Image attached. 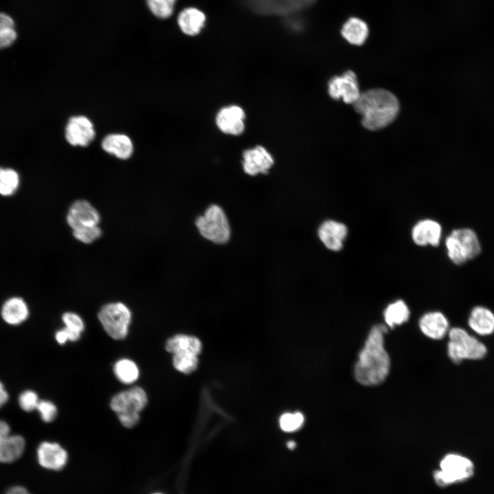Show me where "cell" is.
<instances>
[{"mask_svg":"<svg viewBox=\"0 0 494 494\" xmlns=\"http://www.w3.org/2000/svg\"><path fill=\"white\" fill-rule=\"evenodd\" d=\"M387 331L388 327L385 325H374L359 353L354 367V377L362 385L370 386L380 384L389 373L390 361L384 348V338Z\"/></svg>","mask_w":494,"mask_h":494,"instance_id":"cell-1","label":"cell"},{"mask_svg":"<svg viewBox=\"0 0 494 494\" xmlns=\"http://www.w3.org/2000/svg\"><path fill=\"white\" fill-rule=\"evenodd\" d=\"M362 117L363 126L370 130L381 129L396 118L399 110L397 98L390 91L373 89L360 94L353 104Z\"/></svg>","mask_w":494,"mask_h":494,"instance_id":"cell-2","label":"cell"},{"mask_svg":"<svg viewBox=\"0 0 494 494\" xmlns=\"http://www.w3.org/2000/svg\"><path fill=\"white\" fill-rule=\"evenodd\" d=\"M444 245L448 259L458 266L478 258L482 252V245L478 233L467 226L452 229L446 235Z\"/></svg>","mask_w":494,"mask_h":494,"instance_id":"cell-3","label":"cell"},{"mask_svg":"<svg viewBox=\"0 0 494 494\" xmlns=\"http://www.w3.org/2000/svg\"><path fill=\"white\" fill-rule=\"evenodd\" d=\"M449 338L447 354L454 363L464 360H479L486 353L484 344L462 328H451L449 331Z\"/></svg>","mask_w":494,"mask_h":494,"instance_id":"cell-4","label":"cell"},{"mask_svg":"<svg viewBox=\"0 0 494 494\" xmlns=\"http://www.w3.org/2000/svg\"><path fill=\"white\" fill-rule=\"evenodd\" d=\"M98 319L110 337L114 340H122L128 333L132 314L125 304L114 302L108 303L100 309Z\"/></svg>","mask_w":494,"mask_h":494,"instance_id":"cell-5","label":"cell"},{"mask_svg":"<svg viewBox=\"0 0 494 494\" xmlns=\"http://www.w3.org/2000/svg\"><path fill=\"white\" fill-rule=\"evenodd\" d=\"M196 225L201 235L214 243L224 244L229 239L231 230L222 208L211 205L204 214L197 218Z\"/></svg>","mask_w":494,"mask_h":494,"instance_id":"cell-6","label":"cell"},{"mask_svg":"<svg viewBox=\"0 0 494 494\" xmlns=\"http://www.w3.org/2000/svg\"><path fill=\"white\" fill-rule=\"evenodd\" d=\"M473 464L467 458L456 454L446 455L440 461V469L434 479L440 486L463 482L473 475Z\"/></svg>","mask_w":494,"mask_h":494,"instance_id":"cell-7","label":"cell"},{"mask_svg":"<svg viewBox=\"0 0 494 494\" xmlns=\"http://www.w3.org/2000/svg\"><path fill=\"white\" fill-rule=\"evenodd\" d=\"M315 0H247L251 8L261 14L288 15L311 6Z\"/></svg>","mask_w":494,"mask_h":494,"instance_id":"cell-8","label":"cell"},{"mask_svg":"<svg viewBox=\"0 0 494 494\" xmlns=\"http://www.w3.org/2000/svg\"><path fill=\"white\" fill-rule=\"evenodd\" d=\"M328 91L333 99H342L345 103L353 104L361 94L356 75L352 71L332 78L329 82Z\"/></svg>","mask_w":494,"mask_h":494,"instance_id":"cell-9","label":"cell"},{"mask_svg":"<svg viewBox=\"0 0 494 494\" xmlns=\"http://www.w3.org/2000/svg\"><path fill=\"white\" fill-rule=\"evenodd\" d=\"M95 137L92 121L86 116L71 117L65 127V139L73 146L86 147Z\"/></svg>","mask_w":494,"mask_h":494,"instance_id":"cell-10","label":"cell"},{"mask_svg":"<svg viewBox=\"0 0 494 494\" xmlns=\"http://www.w3.org/2000/svg\"><path fill=\"white\" fill-rule=\"evenodd\" d=\"M147 403L148 396L145 391L139 386H134L114 395L110 400V406L117 414L130 411L140 412Z\"/></svg>","mask_w":494,"mask_h":494,"instance_id":"cell-11","label":"cell"},{"mask_svg":"<svg viewBox=\"0 0 494 494\" xmlns=\"http://www.w3.org/2000/svg\"><path fill=\"white\" fill-rule=\"evenodd\" d=\"M99 221V212L85 200L75 201L67 215V222L73 230L98 226Z\"/></svg>","mask_w":494,"mask_h":494,"instance_id":"cell-12","label":"cell"},{"mask_svg":"<svg viewBox=\"0 0 494 494\" xmlns=\"http://www.w3.org/2000/svg\"><path fill=\"white\" fill-rule=\"evenodd\" d=\"M441 224L434 219L425 218L418 221L412 228V242L419 246L437 247L443 239Z\"/></svg>","mask_w":494,"mask_h":494,"instance_id":"cell-13","label":"cell"},{"mask_svg":"<svg viewBox=\"0 0 494 494\" xmlns=\"http://www.w3.org/2000/svg\"><path fill=\"white\" fill-rule=\"evenodd\" d=\"M246 114L243 108L237 105H230L221 108L215 117V124L223 133L237 136L245 129Z\"/></svg>","mask_w":494,"mask_h":494,"instance_id":"cell-14","label":"cell"},{"mask_svg":"<svg viewBox=\"0 0 494 494\" xmlns=\"http://www.w3.org/2000/svg\"><path fill=\"white\" fill-rule=\"evenodd\" d=\"M274 162L271 154L261 145L247 149L243 153V169L245 173L250 176L267 174Z\"/></svg>","mask_w":494,"mask_h":494,"instance_id":"cell-15","label":"cell"},{"mask_svg":"<svg viewBox=\"0 0 494 494\" xmlns=\"http://www.w3.org/2000/svg\"><path fill=\"white\" fill-rule=\"evenodd\" d=\"M320 240L325 246L334 252L342 250L348 235V228L344 223L334 220L324 221L318 229Z\"/></svg>","mask_w":494,"mask_h":494,"instance_id":"cell-16","label":"cell"},{"mask_svg":"<svg viewBox=\"0 0 494 494\" xmlns=\"http://www.w3.org/2000/svg\"><path fill=\"white\" fill-rule=\"evenodd\" d=\"M37 458L43 467L60 470L67 462V453L59 444L45 441L40 443L38 447Z\"/></svg>","mask_w":494,"mask_h":494,"instance_id":"cell-17","label":"cell"},{"mask_svg":"<svg viewBox=\"0 0 494 494\" xmlns=\"http://www.w3.org/2000/svg\"><path fill=\"white\" fill-rule=\"evenodd\" d=\"M421 332L433 340L442 339L449 330V320L438 311H430L423 315L419 322Z\"/></svg>","mask_w":494,"mask_h":494,"instance_id":"cell-18","label":"cell"},{"mask_svg":"<svg viewBox=\"0 0 494 494\" xmlns=\"http://www.w3.org/2000/svg\"><path fill=\"white\" fill-rule=\"evenodd\" d=\"M467 323L477 334L490 335L494 331V312L484 305L474 306L469 312Z\"/></svg>","mask_w":494,"mask_h":494,"instance_id":"cell-19","label":"cell"},{"mask_svg":"<svg viewBox=\"0 0 494 494\" xmlns=\"http://www.w3.org/2000/svg\"><path fill=\"white\" fill-rule=\"evenodd\" d=\"M207 17L205 14L195 7L183 9L178 15V25L185 34L189 36L198 35L204 27Z\"/></svg>","mask_w":494,"mask_h":494,"instance_id":"cell-20","label":"cell"},{"mask_svg":"<svg viewBox=\"0 0 494 494\" xmlns=\"http://www.w3.org/2000/svg\"><path fill=\"white\" fill-rule=\"evenodd\" d=\"M102 148L106 152L123 160L129 158L134 150L130 138L119 133L106 135L102 141Z\"/></svg>","mask_w":494,"mask_h":494,"instance_id":"cell-21","label":"cell"},{"mask_svg":"<svg viewBox=\"0 0 494 494\" xmlns=\"http://www.w3.org/2000/svg\"><path fill=\"white\" fill-rule=\"evenodd\" d=\"M29 308L26 302L21 297L14 296L6 300L1 309L3 320L11 325H18L27 320Z\"/></svg>","mask_w":494,"mask_h":494,"instance_id":"cell-22","label":"cell"},{"mask_svg":"<svg viewBox=\"0 0 494 494\" xmlns=\"http://www.w3.org/2000/svg\"><path fill=\"white\" fill-rule=\"evenodd\" d=\"M165 349L173 355L190 353L198 355L201 351L202 344L195 336L178 334L167 340Z\"/></svg>","mask_w":494,"mask_h":494,"instance_id":"cell-23","label":"cell"},{"mask_svg":"<svg viewBox=\"0 0 494 494\" xmlns=\"http://www.w3.org/2000/svg\"><path fill=\"white\" fill-rule=\"evenodd\" d=\"M341 34L350 44L361 45L364 43L368 37V25L360 19L351 17L343 25Z\"/></svg>","mask_w":494,"mask_h":494,"instance_id":"cell-24","label":"cell"},{"mask_svg":"<svg viewBox=\"0 0 494 494\" xmlns=\"http://www.w3.org/2000/svg\"><path fill=\"white\" fill-rule=\"evenodd\" d=\"M25 447V441L21 436L10 434L0 443V462L16 461L22 456Z\"/></svg>","mask_w":494,"mask_h":494,"instance_id":"cell-25","label":"cell"},{"mask_svg":"<svg viewBox=\"0 0 494 494\" xmlns=\"http://www.w3.org/2000/svg\"><path fill=\"white\" fill-rule=\"evenodd\" d=\"M410 314V311L407 304L401 299L390 303L384 311L386 324L390 328L407 322Z\"/></svg>","mask_w":494,"mask_h":494,"instance_id":"cell-26","label":"cell"},{"mask_svg":"<svg viewBox=\"0 0 494 494\" xmlns=\"http://www.w3.org/2000/svg\"><path fill=\"white\" fill-rule=\"evenodd\" d=\"M113 371L117 379L125 384L134 383L139 376V370L137 364L127 358L117 361L113 366Z\"/></svg>","mask_w":494,"mask_h":494,"instance_id":"cell-27","label":"cell"},{"mask_svg":"<svg viewBox=\"0 0 494 494\" xmlns=\"http://www.w3.org/2000/svg\"><path fill=\"white\" fill-rule=\"evenodd\" d=\"M17 37L13 19L6 13L0 12V49L12 45Z\"/></svg>","mask_w":494,"mask_h":494,"instance_id":"cell-28","label":"cell"},{"mask_svg":"<svg viewBox=\"0 0 494 494\" xmlns=\"http://www.w3.org/2000/svg\"><path fill=\"white\" fill-rule=\"evenodd\" d=\"M20 183L18 173L11 168L0 167V195L10 196L19 188Z\"/></svg>","mask_w":494,"mask_h":494,"instance_id":"cell-29","label":"cell"},{"mask_svg":"<svg viewBox=\"0 0 494 494\" xmlns=\"http://www.w3.org/2000/svg\"><path fill=\"white\" fill-rule=\"evenodd\" d=\"M174 367L185 374H189L194 371L198 364L196 355L190 353L174 354L172 358Z\"/></svg>","mask_w":494,"mask_h":494,"instance_id":"cell-30","label":"cell"},{"mask_svg":"<svg viewBox=\"0 0 494 494\" xmlns=\"http://www.w3.org/2000/svg\"><path fill=\"white\" fill-rule=\"evenodd\" d=\"M177 0H147L152 13L158 18L167 19L172 16Z\"/></svg>","mask_w":494,"mask_h":494,"instance_id":"cell-31","label":"cell"},{"mask_svg":"<svg viewBox=\"0 0 494 494\" xmlns=\"http://www.w3.org/2000/svg\"><path fill=\"white\" fill-rule=\"evenodd\" d=\"M304 423V416L299 412H287L282 414L279 419V425L282 430L292 432L300 429Z\"/></svg>","mask_w":494,"mask_h":494,"instance_id":"cell-32","label":"cell"},{"mask_svg":"<svg viewBox=\"0 0 494 494\" xmlns=\"http://www.w3.org/2000/svg\"><path fill=\"white\" fill-rule=\"evenodd\" d=\"M73 235L78 241L91 244L101 236L102 230L98 226L84 227L73 230Z\"/></svg>","mask_w":494,"mask_h":494,"instance_id":"cell-33","label":"cell"},{"mask_svg":"<svg viewBox=\"0 0 494 494\" xmlns=\"http://www.w3.org/2000/svg\"><path fill=\"white\" fill-rule=\"evenodd\" d=\"M36 410L38 411L41 419L45 423L52 422L58 413L56 405L47 400H40Z\"/></svg>","mask_w":494,"mask_h":494,"instance_id":"cell-34","label":"cell"},{"mask_svg":"<svg viewBox=\"0 0 494 494\" xmlns=\"http://www.w3.org/2000/svg\"><path fill=\"white\" fill-rule=\"evenodd\" d=\"M62 320L67 329L81 334L84 329V323L82 318L73 312H65L62 316Z\"/></svg>","mask_w":494,"mask_h":494,"instance_id":"cell-35","label":"cell"},{"mask_svg":"<svg viewBox=\"0 0 494 494\" xmlns=\"http://www.w3.org/2000/svg\"><path fill=\"white\" fill-rule=\"evenodd\" d=\"M39 401L37 394L30 390L23 391L19 397V406L25 412L36 410Z\"/></svg>","mask_w":494,"mask_h":494,"instance_id":"cell-36","label":"cell"},{"mask_svg":"<svg viewBox=\"0 0 494 494\" xmlns=\"http://www.w3.org/2000/svg\"><path fill=\"white\" fill-rule=\"evenodd\" d=\"M117 416L121 425L128 428L136 425L140 419L139 412L135 411L119 413Z\"/></svg>","mask_w":494,"mask_h":494,"instance_id":"cell-37","label":"cell"},{"mask_svg":"<svg viewBox=\"0 0 494 494\" xmlns=\"http://www.w3.org/2000/svg\"><path fill=\"white\" fill-rule=\"evenodd\" d=\"M10 434V427L7 422L0 420V443Z\"/></svg>","mask_w":494,"mask_h":494,"instance_id":"cell-38","label":"cell"},{"mask_svg":"<svg viewBox=\"0 0 494 494\" xmlns=\"http://www.w3.org/2000/svg\"><path fill=\"white\" fill-rule=\"evenodd\" d=\"M55 338L60 344H64L69 341L68 334L64 328L60 329L56 332Z\"/></svg>","mask_w":494,"mask_h":494,"instance_id":"cell-39","label":"cell"},{"mask_svg":"<svg viewBox=\"0 0 494 494\" xmlns=\"http://www.w3.org/2000/svg\"><path fill=\"white\" fill-rule=\"evenodd\" d=\"M5 494H31L21 486H14L10 488Z\"/></svg>","mask_w":494,"mask_h":494,"instance_id":"cell-40","label":"cell"},{"mask_svg":"<svg viewBox=\"0 0 494 494\" xmlns=\"http://www.w3.org/2000/svg\"><path fill=\"white\" fill-rule=\"evenodd\" d=\"M8 398V393L7 392L3 384L0 381V408L6 403Z\"/></svg>","mask_w":494,"mask_h":494,"instance_id":"cell-41","label":"cell"},{"mask_svg":"<svg viewBox=\"0 0 494 494\" xmlns=\"http://www.w3.org/2000/svg\"><path fill=\"white\" fill-rule=\"evenodd\" d=\"M287 447L290 449H294L295 447H296V443H295V442L293 441V440H290V441H288V442L287 443Z\"/></svg>","mask_w":494,"mask_h":494,"instance_id":"cell-42","label":"cell"},{"mask_svg":"<svg viewBox=\"0 0 494 494\" xmlns=\"http://www.w3.org/2000/svg\"><path fill=\"white\" fill-rule=\"evenodd\" d=\"M155 494H161V493H155Z\"/></svg>","mask_w":494,"mask_h":494,"instance_id":"cell-43","label":"cell"}]
</instances>
